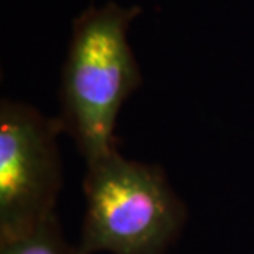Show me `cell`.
Here are the masks:
<instances>
[{"label":"cell","mask_w":254,"mask_h":254,"mask_svg":"<svg viewBox=\"0 0 254 254\" xmlns=\"http://www.w3.org/2000/svg\"><path fill=\"white\" fill-rule=\"evenodd\" d=\"M60 119L25 103L0 104V243L35 231L55 216L63 187Z\"/></svg>","instance_id":"3"},{"label":"cell","mask_w":254,"mask_h":254,"mask_svg":"<svg viewBox=\"0 0 254 254\" xmlns=\"http://www.w3.org/2000/svg\"><path fill=\"white\" fill-rule=\"evenodd\" d=\"M78 254H167L187 223V206L162 167L118 149L86 164Z\"/></svg>","instance_id":"2"},{"label":"cell","mask_w":254,"mask_h":254,"mask_svg":"<svg viewBox=\"0 0 254 254\" xmlns=\"http://www.w3.org/2000/svg\"><path fill=\"white\" fill-rule=\"evenodd\" d=\"M139 7L109 2L73 23L62 73L60 123L88 164L118 149L114 129L127 98L142 84L127 32Z\"/></svg>","instance_id":"1"},{"label":"cell","mask_w":254,"mask_h":254,"mask_svg":"<svg viewBox=\"0 0 254 254\" xmlns=\"http://www.w3.org/2000/svg\"><path fill=\"white\" fill-rule=\"evenodd\" d=\"M0 254H78V248L68 243L55 215L28 235L0 243Z\"/></svg>","instance_id":"4"}]
</instances>
